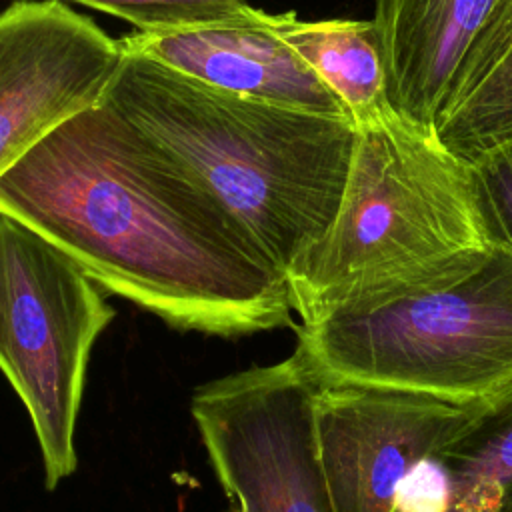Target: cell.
Segmentation results:
<instances>
[{
  "label": "cell",
  "instance_id": "obj_1",
  "mask_svg": "<svg viewBox=\"0 0 512 512\" xmlns=\"http://www.w3.org/2000/svg\"><path fill=\"white\" fill-rule=\"evenodd\" d=\"M0 214L178 330L230 338L294 326L288 280L244 224L104 100L0 176Z\"/></svg>",
  "mask_w": 512,
  "mask_h": 512
},
{
  "label": "cell",
  "instance_id": "obj_2",
  "mask_svg": "<svg viewBox=\"0 0 512 512\" xmlns=\"http://www.w3.org/2000/svg\"><path fill=\"white\" fill-rule=\"evenodd\" d=\"M122 54L104 102L184 160L286 276L338 214L354 122L220 90Z\"/></svg>",
  "mask_w": 512,
  "mask_h": 512
},
{
  "label": "cell",
  "instance_id": "obj_3",
  "mask_svg": "<svg viewBox=\"0 0 512 512\" xmlns=\"http://www.w3.org/2000/svg\"><path fill=\"white\" fill-rule=\"evenodd\" d=\"M470 166L400 112L358 128L338 214L288 268L300 320L444 280L492 246Z\"/></svg>",
  "mask_w": 512,
  "mask_h": 512
},
{
  "label": "cell",
  "instance_id": "obj_4",
  "mask_svg": "<svg viewBox=\"0 0 512 512\" xmlns=\"http://www.w3.org/2000/svg\"><path fill=\"white\" fill-rule=\"evenodd\" d=\"M324 382L390 388L456 406L512 392V246L460 274L294 326Z\"/></svg>",
  "mask_w": 512,
  "mask_h": 512
},
{
  "label": "cell",
  "instance_id": "obj_5",
  "mask_svg": "<svg viewBox=\"0 0 512 512\" xmlns=\"http://www.w3.org/2000/svg\"><path fill=\"white\" fill-rule=\"evenodd\" d=\"M100 290L70 254L0 214V370L28 410L48 490L76 470L90 352L116 314Z\"/></svg>",
  "mask_w": 512,
  "mask_h": 512
},
{
  "label": "cell",
  "instance_id": "obj_6",
  "mask_svg": "<svg viewBox=\"0 0 512 512\" xmlns=\"http://www.w3.org/2000/svg\"><path fill=\"white\" fill-rule=\"evenodd\" d=\"M318 374L296 348L286 360L200 386L192 418L240 512H334L318 452Z\"/></svg>",
  "mask_w": 512,
  "mask_h": 512
},
{
  "label": "cell",
  "instance_id": "obj_7",
  "mask_svg": "<svg viewBox=\"0 0 512 512\" xmlns=\"http://www.w3.org/2000/svg\"><path fill=\"white\" fill-rule=\"evenodd\" d=\"M120 42L60 0L0 12V176L80 112L98 106L122 62Z\"/></svg>",
  "mask_w": 512,
  "mask_h": 512
},
{
  "label": "cell",
  "instance_id": "obj_8",
  "mask_svg": "<svg viewBox=\"0 0 512 512\" xmlns=\"http://www.w3.org/2000/svg\"><path fill=\"white\" fill-rule=\"evenodd\" d=\"M484 406L320 380L316 438L334 512H394L404 474L458 436Z\"/></svg>",
  "mask_w": 512,
  "mask_h": 512
},
{
  "label": "cell",
  "instance_id": "obj_9",
  "mask_svg": "<svg viewBox=\"0 0 512 512\" xmlns=\"http://www.w3.org/2000/svg\"><path fill=\"white\" fill-rule=\"evenodd\" d=\"M280 14L170 34L136 32L120 38L122 52L140 54L208 86L262 102L346 116L338 98L282 40Z\"/></svg>",
  "mask_w": 512,
  "mask_h": 512
},
{
  "label": "cell",
  "instance_id": "obj_10",
  "mask_svg": "<svg viewBox=\"0 0 512 512\" xmlns=\"http://www.w3.org/2000/svg\"><path fill=\"white\" fill-rule=\"evenodd\" d=\"M508 0H376L392 106L434 128L476 44Z\"/></svg>",
  "mask_w": 512,
  "mask_h": 512
},
{
  "label": "cell",
  "instance_id": "obj_11",
  "mask_svg": "<svg viewBox=\"0 0 512 512\" xmlns=\"http://www.w3.org/2000/svg\"><path fill=\"white\" fill-rule=\"evenodd\" d=\"M278 32L338 98L356 128L380 124L398 112L388 96L386 62L374 18L304 22L286 12L280 14Z\"/></svg>",
  "mask_w": 512,
  "mask_h": 512
},
{
  "label": "cell",
  "instance_id": "obj_12",
  "mask_svg": "<svg viewBox=\"0 0 512 512\" xmlns=\"http://www.w3.org/2000/svg\"><path fill=\"white\" fill-rule=\"evenodd\" d=\"M432 130L466 164L512 140V28L466 70Z\"/></svg>",
  "mask_w": 512,
  "mask_h": 512
},
{
  "label": "cell",
  "instance_id": "obj_13",
  "mask_svg": "<svg viewBox=\"0 0 512 512\" xmlns=\"http://www.w3.org/2000/svg\"><path fill=\"white\" fill-rule=\"evenodd\" d=\"M436 456L452 476L450 512H510L512 392L486 404Z\"/></svg>",
  "mask_w": 512,
  "mask_h": 512
},
{
  "label": "cell",
  "instance_id": "obj_14",
  "mask_svg": "<svg viewBox=\"0 0 512 512\" xmlns=\"http://www.w3.org/2000/svg\"><path fill=\"white\" fill-rule=\"evenodd\" d=\"M134 24L144 34H170L190 28L234 24L258 8L246 0H72Z\"/></svg>",
  "mask_w": 512,
  "mask_h": 512
},
{
  "label": "cell",
  "instance_id": "obj_15",
  "mask_svg": "<svg viewBox=\"0 0 512 512\" xmlns=\"http://www.w3.org/2000/svg\"><path fill=\"white\" fill-rule=\"evenodd\" d=\"M492 242L512 246V140L468 162Z\"/></svg>",
  "mask_w": 512,
  "mask_h": 512
},
{
  "label": "cell",
  "instance_id": "obj_16",
  "mask_svg": "<svg viewBox=\"0 0 512 512\" xmlns=\"http://www.w3.org/2000/svg\"><path fill=\"white\" fill-rule=\"evenodd\" d=\"M452 476L436 456L418 460L400 480L394 512H450Z\"/></svg>",
  "mask_w": 512,
  "mask_h": 512
},
{
  "label": "cell",
  "instance_id": "obj_17",
  "mask_svg": "<svg viewBox=\"0 0 512 512\" xmlns=\"http://www.w3.org/2000/svg\"><path fill=\"white\" fill-rule=\"evenodd\" d=\"M228 512H240V510H238V508H236V506H232V508H230V510H228Z\"/></svg>",
  "mask_w": 512,
  "mask_h": 512
},
{
  "label": "cell",
  "instance_id": "obj_18",
  "mask_svg": "<svg viewBox=\"0 0 512 512\" xmlns=\"http://www.w3.org/2000/svg\"><path fill=\"white\" fill-rule=\"evenodd\" d=\"M510 512H512V506H510Z\"/></svg>",
  "mask_w": 512,
  "mask_h": 512
}]
</instances>
